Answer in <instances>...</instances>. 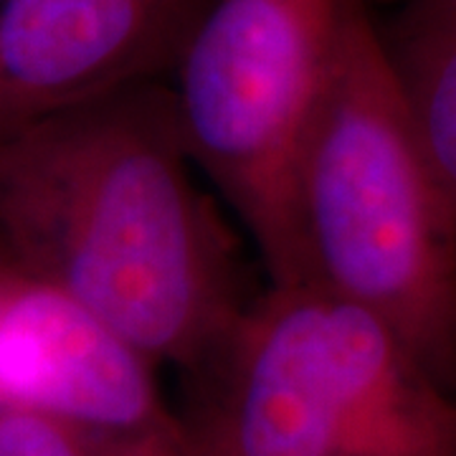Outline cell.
<instances>
[{
	"instance_id": "cell-1",
	"label": "cell",
	"mask_w": 456,
	"mask_h": 456,
	"mask_svg": "<svg viewBox=\"0 0 456 456\" xmlns=\"http://www.w3.org/2000/svg\"><path fill=\"white\" fill-rule=\"evenodd\" d=\"M196 173L163 82L38 117L0 137V261L193 375L248 305Z\"/></svg>"
},
{
	"instance_id": "cell-5",
	"label": "cell",
	"mask_w": 456,
	"mask_h": 456,
	"mask_svg": "<svg viewBox=\"0 0 456 456\" xmlns=\"http://www.w3.org/2000/svg\"><path fill=\"white\" fill-rule=\"evenodd\" d=\"M145 358L71 294L0 261V401L119 444L188 441Z\"/></svg>"
},
{
	"instance_id": "cell-8",
	"label": "cell",
	"mask_w": 456,
	"mask_h": 456,
	"mask_svg": "<svg viewBox=\"0 0 456 456\" xmlns=\"http://www.w3.org/2000/svg\"><path fill=\"white\" fill-rule=\"evenodd\" d=\"M0 456H110V446L49 411L0 401Z\"/></svg>"
},
{
	"instance_id": "cell-6",
	"label": "cell",
	"mask_w": 456,
	"mask_h": 456,
	"mask_svg": "<svg viewBox=\"0 0 456 456\" xmlns=\"http://www.w3.org/2000/svg\"><path fill=\"white\" fill-rule=\"evenodd\" d=\"M208 0H0V137L173 74Z\"/></svg>"
},
{
	"instance_id": "cell-2",
	"label": "cell",
	"mask_w": 456,
	"mask_h": 456,
	"mask_svg": "<svg viewBox=\"0 0 456 456\" xmlns=\"http://www.w3.org/2000/svg\"><path fill=\"white\" fill-rule=\"evenodd\" d=\"M294 224L307 284L380 314L456 393V208L365 0H342L294 170Z\"/></svg>"
},
{
	"instance_id": "cell-9",
	"label": "cell",
	"mask_w": 456,
	"mask_h": 456,
	"mask_svg": "<svg viewBox=\"0 0 456 456\" xmlns=\"http://www.w3.org/2000/svg\"><path fill=\"white\" fill-rule=\"evenodd\" d=\"M424 3H431V5H439V8H449V11H456V0H424Z\"/></svg>"
},
{
	"instance_id": "cell-3",
	"label": "cell",
	"mask_w": 456,
	"mask_h": 456,
	"mask_svg": "<svg viewBox=\"0 0 456 456\" xmlns=\"http://www.w3.org/2000/svg\"><path fill=\"white\" fill-rule=\"evenodd\" d=\"M198 456H456V393L380 314L269 284L188 375Z\"/></svg>"
},
{
	"instance_id": "cell-4",
	"label": "cell",
	"mask_w": 456,
	"mask_h": 456,
	"mask_svg": "<svg viewBox=\"0 0 456 456\" xmlns=\"http://www.w3.org/2000/svg\"><path fill=\"white\" fill-rule=\"evenodd\" d=\"M340 13L342 0H208L173 66L188 152L256 246L269 284H307L294 170Z\"/></svg>"
},
{
	"instance_id": "cell-7",
	"label": "cell",
	"mask_w": 456,
	"mask_h": 456,
	"mask_svg": "<svg viewBox=\"0 0 456 456\" xmlns=\"http://www.w3.org/2000/svg\"><path fill=\"white\" fill-rule=\"evenodd\" d=\"M388 46L426 158L456 208V11L411 0Z\"/></svg>"
}]
</instances>
